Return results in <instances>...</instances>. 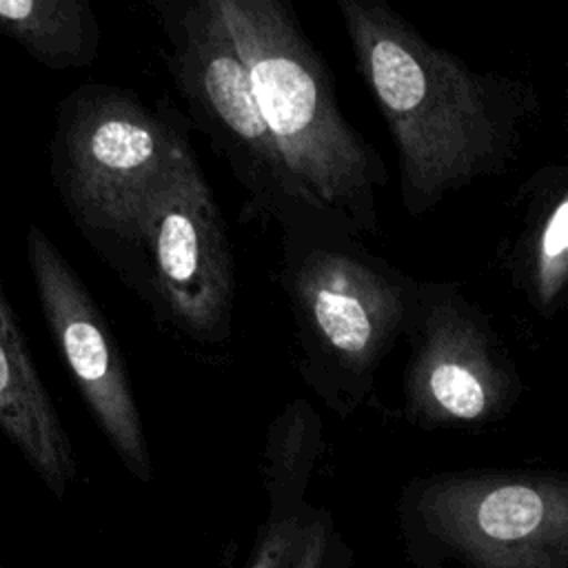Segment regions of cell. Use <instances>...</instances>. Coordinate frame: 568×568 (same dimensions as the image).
<instances>
[{"label": "cell", "mask_w": 568, "mask_h": 568, "mask_svg": "<svg viewBox=\"0 0 568 568\" xmlns=\"http://www.w3.org/2000/svg\"><path fill=\"white\" fill-rule=\"evenodd\" d=\"M337 7L397 149L404 209L424 213L450 191L499 171L521 113L515 87L430 44L379 0Z\"/></svg>", "instance_id": "cell-1"}, {"label": "cell", "mask_w": 568, "mask_h": 568, "mask_svg": "<svg viewBox=\"0 0 568 568\" xmlns=\"http://www.w3.org/2000/svg\"><path fill=\"white\" fill-rule=\"evenodd\" d=\"M348 550L326 510L304 506L291 524L280 568H348Z\"/></svg>", "instance_id": "cell-14"}, {"label": "cell", "mask_w": 568, "mask_h": 568, "mask_svg": "<svg viewBox=\"0 0 568 568\" xmlns=\"http://www.w3.org/2000/svg\"><path fill=\"white\" fill-rule=\"evenodd\" d=\"M109 264L180 335L197 344L231 337V244L195 153L142 197Z\"/></svg>", "instance_id": "cell-7"}, {"label": "cell", "mask_w": 568, "mask_h": 568, "mask_svg": "<svg viewBox=\"0 0 568 568\" xmlns=\"http://www.w3.org/2000/svg\"><path fill=\"white\" fill-rule=\"evenodd\" d=\"M406 413L424 426H477L497 419L515 397V375L484 324L457 297L415 293L406 328Z\"/></svg>", "instance_id": "cell-9"}, {"label": "cell", "mask_w": 568, "mask_h": 568, "mask_svg": "<svg viewBox=\"0 0 568 568\" xmlns=\"http://www.w3.org/2000/svg\"><path fill=\"white\" fill-rule=\"evenodd\" d=\"M322 453V419L306 399L288 402L271 422L264 446L268 515L282 517L306 506L304 495Z\"/></svg>", "instance_id": "cell-12"}, {"label": "cell", "mask_w": 568, "mask_h": 568, "mask_svg": "<svg viewBox=\"0 0 568 568\" xmlns=\"http://www.w3.org/2000/svg\"><path fill=\"white\" fill-rule=\"evenodd\" d=\"M0 36L51 71L89 67L102 42L87 0H0Z\"/></svg>", "instance_id": "cell-11"}, {"label": "cell", "mask_w": 568, "mask_h": 568, "mask_svg": "<svg viewBox=\"0 0 568 568\" xmlns=\"http://www.w3.org/2000/svg\"><path fill=\"white\" fill-rule=\"evenodd\" d=\"M189 153L182 124L122 87L82 84L55 106L51 180L75 229L106 262L142 197Z\"/></svg>", "instance_id": "cell-5"}, {"label": "cell", "mask_w": 568, "mask_h": 568, "mask_svg": "<svg viewBox=\"0 0 568 568\" xmlns=\"http://www.w3.org/2000/svg\"><path fill=\"white\" fill-rule=\"evenodd\" d=\"M568 286V186L555 200L530 257V288L539 308L550 311Z\"/></svg>", "instance_id": "cell-13"}, {"label": "cell", "mask_w": 568, "mask_h": 568, "mask_svg": "<svg viewBox=\"0 0 568 568\" xmlns=\"http://www.w3.org/2000/svg\"><path fill=\"white\" fill-rule=\"evenodd\" d=\"M151 7L169 42L173 80L193 122L244 189V211L275 222L282 237L333 224L348 226L288 171L257 106L246 62L215 2L155 0Z\"/></svg>", "instance_id": "cell-4"}, {"label": "cell", "mask_w": 568, "mask_h": 568, "mask_svg": "<svg viewBox=\"0 0 568 568\" xmlns=\"http://www.w3.org/2000/svg\"><path fill=\"white\" fill-rule=\"evenodd\" d=\"M280 284L304 382L339 415L353 413L406 331L417 288L344 224L284 235Z\"/></svg>", "instance_id": "cell-3"}, {"label": "cell", "mask_w": 568, "mask_h": 568, "mask_svg": "<svg viewBox=\"0 0 568 568\" xmlns=\"http://www.w3.org/2000/svg\"><path fill=\"white\" fill-rule=\"evenodd\" d=\"M0 433L62 499L75 479L67 428L33 364L18 315L0 286Z\"/></svg>", "instance_id": "cell-10"}, {"label": "cell", "mask_w": 568, "mask_h": 568, "mask_svg": "<svg viewBox=\"0 0 568 568\" xmlns=\"http://www.w3.org/2000/svg\"><path fill=\"white\" fill-rule=\"evenodd\" d=\"M402 530L424 568H568V475H437L406 490Z\"/></svg>", "instance_id": "cell-6"}, {"label": "cell", "mask_w": 568, "mask_h": 568, "mask_svg": "<svg viewBox=\"0 0 568 568\" xmlns=\"http://www.w3.org/2000/svg\"><path fill=\"white\" fill-rule=\"evenodd\" d=\"M304 508V506H302ZM300 508V510H302ZM288 513V515H282V517H271L268 515V521H266V530L251 557V561L244 566V568H280L282 564V555H284V548H286V541H288V532H291V524H293V517L300 513Z\"/></svg>", "instance_id": "cell-15"}, {"label": "cell", "mask_w": 568, "mask_h": 568, "mask_svg": "<svg viewBox=\"0 0 568 568\" xmlns=\"http://www.w3.org/2000/svg\"><path fill=\"white\" fill-rule=\"evenodd\" d=\"M24 251L38 306L78 393L124 468L149 484L153 479L149 439L102 311L55 242L33 222L27 226Z\"/></svg>", "instance_id": "cell-8"}, {"label": "cell", "mask_w": 568, "mask_h": 568, "mask_svg": "<svg viewBox=\"0 0 568 568\" xmlns=\"http://www.w3.org/2000/svg\"><path fill=\"white\" fill-rule=\"evenodd\" d=\"M293 178L357 233L377 231L386 169L342 115L331 71L284 0H213Z\"/></svg>", "instance_id": "cell-2"}]
</instances>
